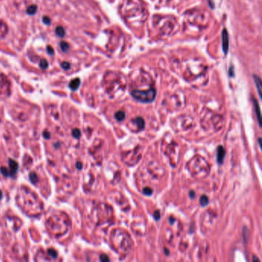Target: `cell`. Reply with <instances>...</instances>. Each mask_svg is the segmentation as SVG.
<instances>
[{
	"mask_svg": "<svg viewBox=\"0 0 262 262\" xmlns=\"http://www.w3.org/2000/svg\"><path fill=\"white\" fill-rule=\"evenodd\" d=\"M132 95L134 98L142 102H151L156 96V91L154 89H150L146 91L134 90L132 92Z\"/></svg>",
	"mask_w": 262,
	"mask_h": 262,
	"instance_id": "1",
	"label": "cell"
},
{
	"mask_svg": "<svg viewBox=\"0 0 262 262\" xmlns=\"http://www.w3.org/2000/svg\"><path fill=\"white\" fill-rule=\"evenodd\" d=\"M228 32H227L226 29H224L223 30L222 33V44H223V50H224V52L225 54L227 53V51L228 50Z\"/></svg>",
	"mask_w": 262,
	"mask_h": 262,
	"instance_id": "2",
	"label": "cell"
},
{
	"mask_svg": "<svg viewBox=\"0 0 262 262\" xmlns=\"http://www.w3.org/2000/svg\"><path fill=\"white\" fill-rule=\"evenodd\" d=\"M224 156H225V150L222 146H219L218 148V152H217V160H218V164H222L224 159Z\"/></svg>",
	"mask_w": 262,
	"mask_h": 262,
	"instance_id": "3",
	"label": "cell"
},
{
	"mask_svg": "<svg viewBox=\"0 0 262 262\" xmlns=\"http://www.w3.org/2000/svg\"><path fill=\"white\" fill-rule=\"evenodd\" d=\"M9 168H10V176L12 177L13 175H15L16 174L18 171V168H19V165H18V163L14 160L9 159Z\"/></svg>",
	"mask_w": 262,
	"mask_h": 262,
	"instance_id": "4",
	"label": "cell"
},
{
	"mask_svg": "<svg viewBox=\"0 0 262 262\" xmlns=\"http://www.w3.org/2000/svg\"><path fill=\"white\" fill-rule=\"evenodd\" d=\"M7 31H8V27L5 25V23L0 20V38H3L4 36L6 35Z\"/></svg>",
	"mask_w": 262,
	"mask_h": 262,
	"instance_id": "5",
	"label": "cell"
},
{
	"mask_svg": "<svg viewBox=\"0 0 262 262\" xmlns=\"http://www.w3.org/2000/svg\"><path fill=\"white\" fill-rule=\"evenodd\" d=\"M79 85H80V79H75L70 82L69 84V87L72 90H76L79 88Z\"/></svg>",
	"mask_w": 262,
	"mask_h": 262,
	"instance_id": "6",
	"label": "cell"
},
{
	"mask_svg": "<svg viewBox=\"0 0 262 262\" xmlns=\"http://www.w3.org/2000/svg\"><path fill=\"white\" fill-rule=\"evenodd\" d=\"M254 107H255V111L257 112V119H258L259 125L261 126V118H260V107H259V104L257 103V101L254 100Z\"/></svg>",
	"mask_w": 262,
	"mask_h": 262,
	"instance_id": "7",
	"label": "cell"
},
{
	"mask_svg": "<svg viewBox=\"0 0 262 262\" xmlns=\"http://www.w3.org/2000/svg\"><path fill=\"white\" fill-rule=\"evenodd\" d=\"M135 122H136V124L138 125V127H139L141 130L144 129L145 125V121L143 118H141V117H138V118H136Z\"/></svg>",
	"mask_w": 262,
	"mask_h": 262,
	"instance_id": "8",
	"label": "cell"
},
{
	"mask_svg": "<svg viewBox=\"0 0 262 262\" xmlns=\"http://www.w3.org/2000/svg\"><path fill=\"white\" fill-rule=\"evenodd\" d=\"M254 80H255V83H256V86H257V90H258V94L259 95H260V97H261V82H260V78L257 77V76H254Z\"/></svg>",
	"mask_w": 262,
	"mask_h": 262,
	"instance_id": "9",
	"label": "cell"
},
{
	"mask_svg": "<svg viewBox=\"0 0 262 262\" xmlns=\"http://www.w3.org/2000/svg\"><path fill=\"white\" fill-rule=\"evenodd\" d=\"M125 118V113L123 111H118V112L115 113V118L118 121H122L124 120Z\"/></svg>",
	"mask_w": 262,
	"mask_h": 262,
	"instance_id": "10",
	"label": "cell"
},
{
	"mask_svg": "<svg viewBox=\"0 0 262 262\" xmlns=\"http://www.w3.org/2000/svg\"><path fill=\"white\" fill-rule=\"evenodd\" d=\"M200 204L202 207L207 205L208 204V198L206 195H202L200 198Z\"/></svg>",
	"mask_w": 262,
	"mask_h": 262,
	"instance_id": "11",
	"label": "cell"
},
{
	"mask_svg": "<svg viewBox=\"0 0 262 262\" xmlns=\"http://www.w3.org/2000/svg\"><path fill=\"white\" fill-rule=\"evenodd\" d=\"M60 48L64 52H66V51H69V45L66 42H61L60 43Z\"/></svg>",
	"mask_w": 262,
	"mask_h": 262,
	"instance_id": "12",
	"label": "cell"
},
{
	"mask_svg": "<svg viewBox=\"0 0 262 262\" xmlns=\"http://www.w3.org/2000/svg\"><path fill=\"white\" fill-rule=\"evenodd\" d=\"M55 33H56V34L58 36H60V37H63L65 36V30H64V29L62 26H58L56 28V29H55Z\"/></svg>",
	"mask_w": 262,
	"mask_h": 262,
	"instance_id": "13",
	"label": "cell"
},
{
	"mask_svg": "<svg viewBox=\"0 0 262 262\" xmlns=\"http://www.w3.org/2000/svg\"><path fill=\"white\" fill-rule=\"evenodd\" d=\"M29 179H30V181H31L33 184H36V182H38V176H37V175H36V173L32 172V173H30V175H29Z\"/></svg>",
	"mask_w": 262,
	"mask_h": 262,
	"instance_id": "14",
	"label": "cell"
},
{
	"mask_svg": "<svg viewBox=\"0 0 262 262\" xmlns=\"http://www.w3.org/2000/svg\"><path fill=\"white\" fill-rule=\"evenodd\" d=\"M36 10H37V7L36 5H31L28 8L27 12L29 15H34L36 12Z\"/></svg>",
	"mask_w": 262,
	"mask_h": 262,
	"instance_id": "15",
	"label": "cell"
},
{
	"mask_svg": "<svg viewBox=\"0 0 262 262\" xmlns=\"http://www.w3.org/2000/svg\"><path fill=\"white\" fill-rule=\"evenodd\" d=\"M48 62H47V60L45 59V58H42V59H41V61H40V67H41L42 69H45L48 68Z\"/></svg>",
	"mask_w": 262,
	"mask_h": 262,
	"instance_id": "16",
	"label": "cell"
},
{
	"mask_svg": "<svg viewBox=\"0 0 262 262\" xmlns=\"http://www.w3.org/2000/svg\"><path fill=\"white\" fill-rule=\"evenodd\" d=\"M0 171H1V172H2V174L4 176H10V172L5 167H2V168H0Z\"/></svg>",
	"mask_w": 262,
	"mask_h": 262,
	"instance_id": "17",
	"label": "cell"
},
{
	"mask_svg": "<svg viewBox=\"0 0 262 262\" xmlns=\"http://www.w3.org/2000/svg\"><path fill=\"white\" fill-rule=\"evenodd\" d=\"M72 136L76 139H79L81 136V132L78 129H75L72 131Z\"/></svg>",
	"mask_w": 262,
	"mask_h": 262,
	"instance_id": "18",
	"label": "cell"
},
{
	"mask_svg": "<svg viewBox=\"0 0 262 262\" xmlns=\"http://www.w3.org/2000/svg\"><path fill=\"white\" fill-rule=\"evenodd\" d=\"M48 253L52 258L55 259L57 257V252L55 250H53V249H48Z\"/></svg>",
	"mask_w": 262,
	"mask_h": 262,
	"instance_id": "19",
	"label": "cell"
},
{
	"mask_svg": "<svg viewBox=\"0 0 262 262\" xmlns=\"http://www.w3.org/2000/svg\"><path fill=\"white\" fill-rule=\"evenodd\" d=\"M152 192H153L152 189L148 188V187L145 188V189H143V193H144L145 195H151V194H152Z\"/></svg>",
	"mask_w": 262,
	"mask_h": 262,
	"instance_id": "20",
	"label": "cell"
},
{
	"mask_svg": "<svg viewBox=\"0 0 262 262\" xmlns=\"http://www.w3.org/2000/svg\"><path fill=\"white\" fill-rule=\"evenodd\" d=\"M61 66H62V68H63V69H65V70H68V69H70L71 65L69 63V62H62V65H61Z\"/></svg>",
	"mask_w": 262,
	"mask_h": 262,
	"instance_id": "21",
	"label": "cell"
},
{
	"mask_svg": "<svg viewBox=\"0 0 262 262\" xmlns=\"http://www.w3.org/2000/svg\"><path fill=\"white\" fill-rule=\"evenodd\" d=\"M160 217H161V214H160V211H155L154 213V219L156 220V221H158V220L160 219Z\"/></svg>",
	"mask_w": 262,
	"mask_h": 262,
	"instance_id": "22",
	"label": "cell"
},
{
	"mask_svg": "<svg viewBox=\"0 0 262 262\" xmlns=\"http://www.w3.org/2000/svg\"><path fill=\"white\" fill-rule=\"evenodd\" d=\"M100 260H101V261H109L110 259L108 258V256H106L105 254H101V255L100 256Z\"/></svg>",
	"mask_w": 262,
	"mask_h": 262,
	"instance_id": "23",
	"label": "cell"
},
{
	"mask_svg": "<svg viewBox=\"0 0 262 262\" xmlns=\"http://www.w3.org/2000/svg\"><path fill=\"white\" fill-rule=\"evenodd\" d=\"M47 51H48V53L51 55H52L54 54V50L51 46L47 47Z\"/></svg>",
	"mask_w": 262,
	"mask_h": 262,
	"instance_id": "24",
	"label": "cell"
},
{
	"mask_svg": "<svg viewBox=\"0 0 262 262\" xmlns=\"http://www.w3.org/2000/svg\"><path fill=\"white\" fill-rule=\"evenodd\" d=\"M43 22L45 23V24H49L50 22H51V20H50V19L48 17H47V16H45V17H43Z\"/></svg>",
	"mask_w": 262,
	"mask_h": 262,
	"instance_id": "25",
	"label": "cell"
},
{
	"mask_svg": "<svg viewBox=\"0 0 262 262\" xmlns=\"http://www.w3.org/2000/svg\"><path fill=\"white\" fill-rule=\"evenodd\" d=\"M43 136H44V137L45 138V139H49L50 137V134L48 133V132H47V131H45V132L43 133Z\"/></svg>",
	"mask_w": 262,
	"mask_h": 262,
	"instance_id": "26",
	"label": "cell"
},
{
	"mask_svg": "<svg viewBox=\"0 0 262 262\" xmlns=\"http://www.w3.org/2000/svg\"><path fill=\"white\" fill-rule=\"evenodd\" d=\"M76 166H77V168H79V169H82V163L78 162V163H77V164H76Z\"/></svg>",
	"mask_w": 262,
	"mask_h": 262,
	"instance_id": "27",
	"label": "cell"
},
{
	"mask_svg": "<svg viewBox=\"0 0 262 262\" xmlns=\"http://www.w3.org/2000/svg\"><path fill=\"white\" fill-rule=\"evenodd\" d=\"M195 192H192H192H190V197L193 198L195 197Z\"/></svg>",
	"mask_w": 262,
	"mask_h": 262,
	"instance_id": "28",
	"label": "cell"
},
{
	"mask_svg": "<svg viewBox=\"0 0 262 262\" xmlns=\"http://www.w3.org/2000/svg\"><path fill=\"white\" fill-rule=\"evenodd\" d=\"M169 221H171V224H173L175 220H174L173 218H169Z\"/></svg>",
	"mask_w": 262,
	"mask_h": 262,
	"instance_id": "29",
	"label": "cell"
},
{
	"mask_svg": "<svg viewBox=\"0 0 262 262\" xmlns=\"http://www.w3.org/2000/svg\"><path fill=\"white\" fill-rule=\"evenodd\" d=\"M260 141H261V139L260 138H259L258 139V142H259V145H260V147L261 148V143H260Z\"/></svg>",
	"mask_w": 262,
	"mask_h": 262,
	"instance_id": "30",
	"label": "cell"
},
{
	"mask_svg": "<svg viewBox=\"0 0 262 262\" xmlns=\"http://www.w3.org/2000/svg\"><path fill=\"white\" fill-rule=\"evenodd\" d=\"M2 198V192L0 191V199Z\"/></svg>",
	"mask_w": 262,
	"mask_h": 262,
	"instance_id": "31",
	"label": "cell"
}]
</instances>
